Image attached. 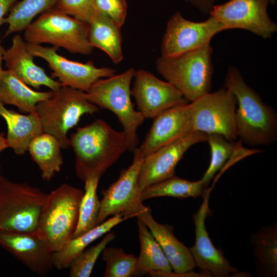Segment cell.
<instances>
[{
    "label": "cell",
    "instance_id": "obj_30",
    "mask_svg": "<svg viewBox=\"0 0 277 277\" xmlns=\"http://www.w3.org/2000/svg\"><path fill=\"white\" fill-rule=\"evenodd\" d=\"M100 177H88L85 182V191L81 201L78 218L72 238L78 237L97 226L101 201L97 194Z\"/></svg>",
    "mask_w": 277,
    "mask_h": 277
},
{
    "label": "cell",
    "instance_id": "obj_24",
    "mask_svg": "<svg viewBox=\"0 0 277 277\" xmlns=\"http://www.w3.org/2000/svg\"><path fill=\"white\" fill-rule=\"evenodd\" d=\"M88 24L91 45L105 52L114 63H120L123 60L121 28L102 12Z\"/></svg>",
    "mask_w": 277,
    "mask_h": 277
},
{
    "label": "cell",
    "instance_id": "obj_9",
    "mask_svg": "<svg viewBox=\"0 0 277 277\" xmlns=\"http://www.w3.org/2000/svg\"><path fill=\"white\" fill-rule=\"evenodd\" d=\"M236 100L225 88L204 94L188 104L192 131L218 133L233 141L237 137Z\"/></svg>",
    "mask_w": 277,
    "mask_h": 277
},
{
    "label": "cell",
    "instance_id": "obj_40",
    "mask_svg": "<svg viewBox=\"0 0 277 277\" xmlns=\"http://www.w3.org/2000/svg\"><path fill=\"white\" fill-rule=\"evenodd\" d=\"M269 3L271 4H274L275 3L276 0H268Z\"/></svg>",
    "mask_w": 277,
    "mask_h": 277
},
{
    "label": "cell",
    "instance_id": "obj_7",
    "mask_svg": "<svg viewBox=\"0 0 277 277\" xmlns=\"http://www.w3.org/2000/svg\"><path fill=\"white\" fill-rule=\"evenodd\" d=\"M89 24L53 7L42 13L25 29L26 42L47 43L72 53L89 55L93 50L88 39Z\"/></svg>",
    "mask_w": 277,
    "mask_h": 277
},
{
    "label": "cell",
    "instance_id": "obj_33",
    "mask_svg": "<svg viewBox=\"0 0 277 277\" xmlns=\"http://www.w3.org/2000/svg\"><path fill=\"white\" fill-rule=\"evenodd\" d=\"M115 238L113 232H108L97 244L85 249L71 262L69 266L71 277H89L100 255L107 245Z\"/></svg>",
    "mask_w": 277,
    "mask_h": 277
},
{
    "label": "cell",
    "instance_id": "obj_31",
    "mask_svg": "<svg viewBox=\"0 0 277 277\" xmlns=\"http://www.w3.org/2000/svg\"><path fill=\"white\" fill-rule=\"evenodd\" d=\"M106 264L105 277H130L134 275L137 258L127 254L121 248H105L102 252Z\"/></svg>",
    "mask_w": 277,
    "mask_h": 277
},
{
    "label": "cell",
    "instance_id": "obj_37",
    "mask_svg": "<svg viewBox=\"0 0 277 277\" xmlns=\"http://www.w3.org/2000/svg\"><path fill=\"white\" fill-rule=\"evenodd\" d=\"M16 0H0V26Z\"/></svg>",
    "mask_w": 277,
    "mask_h": 277
},
{
    "label": "cell",
    "instance_id": "obj_25",
    "mask_svg": "<svg viewBox=\"0 0 277 277\" xmlns=\"http://www.w3.org/2000/svg\"><path fill=\"white\" fill-rule=\"evenodd\" d=\"M61 149L57 138L47 133L36 136L30 143L28 151L38 166L44 180L50 181L60 171L63 164Z\"/></svg>",
    "mask_w": 277,
    "mask_h": 277
},
{
    "label": "cell",
    "instance_id": "obj_17",
    "mask_svg": "<svg viewBox=\"0 0 277 277\" xmlns=\"http://www.w3.org/2000/svg\"><path fill=\"white\" fill-rule=\"evenodd\" d=\"M209 190L204 191L203 201L193 215L195 225V240L190 248L196 267L204 274L215 277L231 276L238 272L230 265L223 254L212 244L205 226V220L208 214Z\"/></svg>",
    "mask_w": 277,
    "mask_h": 277
},
{
    "label": "cell",
    "instance_id": "obj_29",
    "mask_svg": "<svg viewBox=\"0 0 277 277\" xmlns=\"http://www.w3.org/2000/svg\"><path fill=\"white\" fill-rule=\"evenodd\" d=\"M58 1L22 0L15 3L3 20V24L8 25L4 37L25 30L35 16L53 8Z\"/></svg>",
    "mask_w": 277,
    "mask_h": 277
},
{
    "label": "cell",
    "instance_id": "obj_39",
    "mask_svg": "<svg viewBox=\"0 0 277 277\" xmlns=\"http://www.w3.org/2000/svg\"><path fill=\"white\" fill-rule=\"evenodd\" d=\"M4 50L5 49L3 46H2V41H1V36H0V80L1 79L2 74L4 71V70L3 69L2 67V61H3V53H4Z\"/></svg>",
    "mask_w": 277,
    "mask_h": 277
},
{
    "label": "cell",
    "instance_id": "obj_23",
    "mask_svg": "<svg viewBox=\"0 0 277 277\" xmlns=\"http://www.w3.org/2000/svg\"><path fill=\"white\" fill-rule=\"evenodd\" d=\"M54 92L34 90L7 70L0 80V102L15 106L24 113H36L37 104L52 97Z\"/></svg>",
    "mask_w": 277,
    "mask_h": 277
},
{
    "label": "cell",
    "instance_id": "obj_32",
    "mask_svg": "<svg viewBox=\"0 0 277 277\" xmlns=\"http://www.w3.org/2000/svg\"><path fill=\"white\" fill-rule=\"evenodd\" d=\"M207 142L211 149V161L206 171L201 179L204 186L208 184L216 172L230 158L234 151L235 143L218 133L207 134Z\"/></svg>",
    "mask_w": 277,
    "mask_h": 277
},
{
    "label": "cell",
    "instance_id": "obj_4",
    "mask_svg": "<svg viewBox=\"0 0 277 277\" xmlns=\"http://www.w3.org/2000/svg\"><path fill=\"white\" fill-rule=\"evenodd\" d=\"M212 53L209 43L176 56H161L156 61V69L187 102H191L210 92Z\"/></svg>",
    "mask_w": 277,
    "mask_h": 277
},
{
    "label": "cell",
    "instance_id": "obj_3",
    "mask_svg": "<svg viewBox=\"0 0 277 277\" xmlns=\"http://www.w3.org/2000/svg\"><path fill=\"white\" fill-rule=\"evenodd\" d=\"M83 194V190L67 184L47 193L35 234L52 251L60 250L72 239Z\"/></svg>",
    "mask_w": 277,
    "mask_h": 277
},
{
    "label": "cell",
    "instance_id": "obj_34",
    "mask_svg": "<svg viewBox=\"0 0 277 277\" xmlns=\"http://www.w3.org/2000/svg\"><path fill=\"white\" fill-rule=\"evenodd\" d=\"M54 7L88 24L101 13L96 7L95 0H58Z\"/></svg>",
    "mask_w": 277,
    "mask_h": 277
},
{
    "label": "cell",
    "instance_id": "obj_35",
    "mask_svg": "<svg viewBox=\"0 0 277 277\" xmlns=\"http://www.w3.org/2000/svg\"><path fill=\"white\" fill-rule=\"evenodd\" d=\"M98 10L111 18L120 28L127 13L126 0H95Z\"/></svg>",
    "mask_w": 277,
    "mask_h": 277
},
{
    "label": "cell",
    "instance_id": "obj_13",
    "mask_svg": "<svg viewBox=\"0 0 277 277\" xmlns=\"http://www.w3.org/2000/svg\"><path fill=\"white\" fill-rule=\"evenodd\" d=\"M143 158L134 153L131 165L121 172L118 179L102 191L103 199L98 213L97 226L110 215L122 214L128 219L145 209L140 200L138 177Z\"/></svg>",
    "mask_w": 277,
    "mask_h": 277
},
{
    "label": "cell",
    "instance_id": "obj_21",
    "mask_svg": "<svg viewBox=\"0 0 277 277\" xmlns=\"http://www.w3.org/2000/svg\"><path fill=\"white\" fill-rule=\"evenodd\" d=\"M0 116L7 125L6 140L9 147L17 155L25 154L31 141L44 132L37 113L20 114L6 108L0 102Z\"/></svg>",
    "mask_w": 277,
    "mask_h": 277
},
{
    "label": "cell",
    "instance_id": "obj_1",
    "mask_svg": "<svg viewBox=\"0 0 277 277\" xmlns=\"http://www.w3.org/2000/svg\"><path fill=\"white\" fill-rule=\"evenodd\" d=\"M69 143L75 155L76 174L84 182L90 176L101 177L128 150L124 132L101 119L77 128Z\"/></svg>",
    "mask_w": 277,
    "mask_h": 277
},
{
    "label": "cell",
    "instance_id": "obj_16",
    "mask_svg": "<svg viewBox=\"0 0 277 277\" xmlns=\"http://www.w3.org/2000/svg\"><path fill=\"white\" fill-rule=\"evenodd\" d=\"M153 119L152 125L144 141L133 151L143 159L192 132L187 104L167 109Z\"/></svg>",
    "mask_w": 277,
    "mask_h": 277
},
{
    "label": "cell",
    "instance_id": "obj_10",
    "mask_svg": "<svg viewBox=\"0 0 277 277\" xmlns=\"http://www.w3.org/2000/svg\"><path fill=\"white\" fill-rule=\"evenodd\" d=\"M27 48L33 57L44 60L52 71V75L62 86L87 92L98 80L115 74L109 67H96L91 61L85 63L73 61L58 54V48L26 42Z\"/></svg>",
    "mask_w": 277,
    "mask_h": 277
},
{
    "label": "cell",
    "instance_id": "obj_11",
    "mask_svg": "<svg viewBox=\"0 0 277 277\" xmlns=\"http://www.w3.org/2000/svg\"><path fill=\"white\" fill-rule=\"evenodd\" d=\"M222 31V26L211 16L204 22H195L177 11L167 22L161 43V56H176L199 49L209 44L211 38Z\"/></svg>",
    "mask_w": 277,
    "mask_h": 277
},
{
    "label": "cell",
    "instance_id": "obj_27",
    "mask_svg": "<svg viewBox=\"0 0 277 277\" xmlns=\"http://www.w3.org/2000/svg\"><path fill=\"white\" fill-rule=\"evenodd\" d=\"M126 220L122 214L114 215L84 234L72 238L62 249L53 252L54 267L58 270L69 268L72 260L91 243Z\"/></svg>",
    "mask_w": 277,
    "mask_h": 277
},
{
    "label": "cell",
    "instance_id": "obj_6",
    "mask_svg": "<svg viewBox=\"0 0 277 277\" xmlns=\"http://www.w3.org/2000/svg\"><path fill=\"white\" fill-rule=\"evenodd\" d=\"M47 193L0 175V233L35 234Z\"/></svg>",
    "mask_w": 277,
    "mask_h": 277
},
{
    "label": "cell",
    "instance_id": "obj_5",
    "mask_svg": "<svg viewBox=\"0 0 277 277\" xmlns=\"http://www.w3.org/2000/svg\"><path fill=\"white\" fill-rule=\"evenodd\" d=\"M135 70L129 68L125 72L96 81L85 92L86 99L101 108L107 109L117 116L122 126L128 150L133 152L138 143L136 133L145 118L134 110L131 101L130 84Z\"/></svg>",
    "mask_w": 277,
    "mask_h": 277
},
{
    "label": "cell",
    "instance_id": "obj_8",
    "mask_svg": "<svg viewBox=\"0 0 277 277\" xmlns=\"http://www.w3.org/2000/svg\"><path fill=\"white\" fill-rule=\"evenodd\" d=\"M53 92L52 97L37 104L36 113L43 132L56 137L62 149H66L70 147L69 130L77 125L82 115L93 114L98 108L86 99L83 91L61 86Z\"/></svg>",
    "mask_w": 277,
    "mask_h": 277
},
{
    "label": "cell",
    "instance_id": "obj_14",
    "mask_svg": "<svg viewBox=\"0 0 277 277\" xmlns=\"http://www.w3.org/2000/svg\"><path fill=\"white\" fill-rule=\"evenodd\" d=\"M207 138L205 133L192 131L144 157L138 177L140 190L174 175L177 164L188 149Z\"/></svg>",
    "mask_w": 277,
    "mask_h": 277
},
{
    "label": "cell",
    "instance_id": "obj_26",
    "mask_svg": "<svg viewBox=\"0 0 277 277\" xmlns=\"http://www.w3.org/2000/svg\"><path fill=\"white\" fill-rule=\"evenodd\" d=\"M258 275L277 276L276 224L263 227L250 236Z\"/></svg>",
    "mask_w": 277,
    "mask_h": 277
},
{
    "label": "cell",
    "instance_id": "obj_15",
    "mask_svg": "<svg viewBox=\"0 0 277 277\" xmlns=\"http://www.w3.org/2000/svg\"><path fill=\"white\" fill-rule=\"evenodd\" d=\"M131 94L145 118H153L176 105L187 103L181 93L169 82L162 81L144 69L135 70Z\"/></svg>",
    "mask_w": 277,
    "mask_h": 277
},
{
    "label": "cell",
    "instance_id": "obj_20",
    "mask_svg": "<svg viewBox=\"0 0 277 277\" xmlns=\"http://www.w3.org/2000/svg\"><path fill=\"white\" fill-rule=\"evenodd\" d=\"M136 217L144 222L156 240L175 273L180 276L190 274L196 267L190 248L177 239L172 227L157 223L148 207Z\"/></svg>",
    "mask_w": 277,
    "mask_h": 277
},
{
    "label": "cell",
    "instance_id": "obj_19",
    "mask_svg": "<svg viewBox=\"0 0 277 277\" xmlns=\"http://www.w3.org/2000/svg\"><path fill=\"white\" fill-rule=\"evenodd\" d=\"M3 59L8 71L35 89L44 86L55 91L62 86L35 64L33 56L27 49L26 42L19 34L13 36L11 46L4 50Z\"/></svg>",
    "mask_w": 277,
    "mask_h": 277
},
{
    "label": "cell",
    "instance_id": "obj_22",
    "mask_svg": "<svg viewBox=\"0 0 277 277\" xmlns=\"http://www.w3.org/2000/svg\"><path fill=\"white\" fill-rule=\"evenodd\" d=\"M140 254L134 275L153 276L172 275V268L160 244L146 225L137 219Z\"/></svg>",
    "mask_w": 277,
    "mask_h": 277
},
{
    "label": "cell",
    "instance_id": "obj_18",
    "mask_svg": "<svg viewBox=\"0 0 277 277\" xmlns=\"http://www.w3.org/2000/svg\"><path fill=\"white\" fill-rule=\"evenodd\" d=\"M0 246L42 277L54 267L53 252L35 234L0 233Z\"/></svg>",
    "mask_w": 277,
    "mask_h": 277
},
{
    "label": "cell",
    "instance_id": "obj_28",
    "mask_svg": "<svg viewBox=\"0 0 277 277\" xmlns=\"http://www.w3.org/2000/svg\"><path fill=\"white\" fill-rule=\"evenodd\" d=\"M204 186L201 180L192 182L173 175L142 190L140 200L143 202L149 199L161 196L196 197L203 194Z\"/></svg>",
    "mask_w": 277,
    "mask_h": 277
},
{
    "label": "cell",
    "instance_id": "obj_41",
    "mask_svg": "<svg viewBox=\"0 0 277 277\" xmlns=\"http://www.w3.org/2000/svg\"><path fill=\"white\" fill-rule=\"evenodd\" d=\"M1 165H0V175H1Z\"/></svg>",
    "mask_w": 277,
    "mask_h": 277
},
{
    "label": "cell",
    "instance_id": "obj_2",
    "mask_svg": "<svg viewBox=\"0 0 277 277\" xmlns=\"http://www.w3.org/2000/svg\"><path fill=\"white\" fill-rule=\"evenodd\" d=\"M225 87L234 95L238 108L235 123L237 137L249 145H268L277 139V115L244 81L237 68H228Z\"/></svg>",
    "mask_w": 277,
    "mask_h": 277
},
{
    "label": "cell",
    "instance_id": "obj_36",
    "mask_svg": "<svg viewBox=\"0 0 277 277\" xmlns=\"http://www.w3.org/2000/svg\"><path fill=\"white\" fill-rule=\"evenodd\" d=\"M190 3L200 11L205 14H209L217 0H184Z\"/></svg>",
    "mask_w": 277,
    "mask_h": 277
},
{
    "label": "cell",
    "instance_id": "obj_38",
    "mask_svg": "<svg viewBox=\"0 0 277 277\" xmlns=\"http://www.w3.org/2000/svg\"><path fill=\"white\" fill-rule=\"evenodd\" d=\"M9 147V145L6 138L4 137V133L0 132V152Z\"/></svg>",
    "mask_w": 277,
    "mask_h": 277
},
{
    "label": "cell",
    "instance_id": "obj_12",
    "mask_svg": "<svg viewBox=\"0 0 277 277\" xmlns=\"http://www.w3.org/2000/svg\"><path fill=\"white\" fill-rule=\"evenodd\" d=\"M269 3L268 0H230L215 5L209 14L223 30L242 29L267 39L277 31L276 24L267 13Z\"/></svg>",
    "mask_w": 277,
    "mask_h": 277
}]
</instances>
